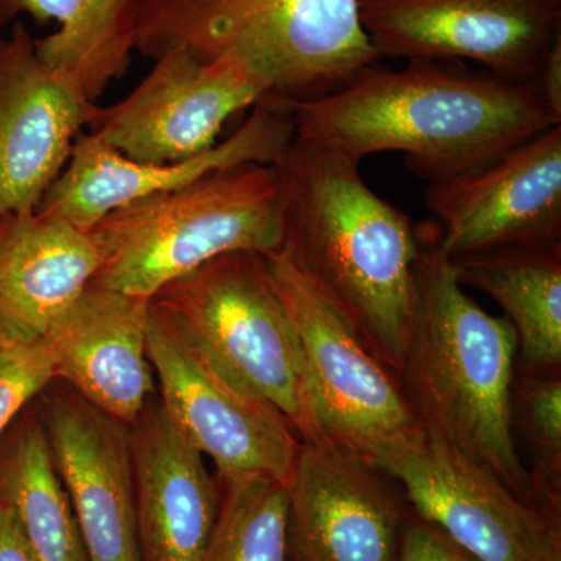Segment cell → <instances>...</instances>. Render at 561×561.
<instances>
[{
    "instance_id": "1",
    "label": "cell",
    "mask_w": 561,
    "mask_h": 561,
    "mask_svg": "<svg viewBox=\"0 0 561 561\" xmlns=\"http://www.w3.org/2000/svg\"><path fill=\"white\" fill-rule=\"evenodd\" d=\"M290 105L295 138L359 162L400 151L431 183L561 125V111L537 83H516L456 60H411L401 70L378 62L342 90Z\"/></svg>"
},
{
    "instance_id": "2",
    "label": "cell",
    "mask_w": 561,
    "mask_h": 561,
    "mask_svg": "<svg viewBox=\"0 0 561 561\" xmlns=\"http://www.w3.org/2000/svg\"><path fill=\"white\" fill-rule=\"evenodd\" d=\"M283 251L397 376L416 309L421 231L375 194L360 162L294 138L275 162Z\"/></svg>"
},
{
    "instance_id": "3",
    "label": "cell",
    "mask_w": 561,
    "mask_h": 561,
    "mask_svg": "<svg viewBox=\"0 0 561 561\" xmlns=\"http://www.w3.org/2000/svg\"><path fill=\"white\" fill-rule=\"evenodd\" d=\"M516 357L511 321L468 297L438 238L432 239L421 253L415 317L397 373L405 401L421 430L493 472L516 496L548 508L515 442Z\"/></svg>"
},
{
    "instance_id": "4",
    "label": "cell",
    "mask_w": 561,
    "mask_h": 561,
    "mask_svg": "<svg viewBox=\"0 0 561 561\" xmlns=\"http://www.w3.org/2000/svg\"><path fill=\"white\" fill-rule=\"evenodd\" d=\"M183 47L198 60L232 55L289 103L342 90L381 57L359 0H140L136 50Z\"/></svg>"
},
{
    "instance_id": "5",
    "label": "cell",
    "mask_w": 561,
    "mask_h": 561,
    "mask_svg": "<svg viewBox=\"0 0 561 561\" xmlns=\"http://www.w3.org/2000/svg\"><path fill=\"white\" fill-rule=\"evenodd\" d=\"M103 264L92 284L151 300L206 262L283 249V195L273 164L231 165L140 198L92 228Z\"/></svg>"
},
{
    "instance_id": "6",
    "label": "cell",
    "mask_w": 561,
    "mask_h": 561,
    "mask_svg": "<svg viewBox=\"0 0 561 561\" xmlns=\"http://www.w3.org/2000/svg\"><path fill=\"white\" fill-rule=\"evenodd\" d=\"M265 260L300 342L312 445L341 446L371 460L420 437L424 431L400 381L348 317L283 251Z\"/></svg>"
},
{
    "instance_id": "7",
    "label": "cell",
    "mask_w": 561,
    "mask_h": 561,
    "mask_svg": "<svg viewBox=\"0 0 561 561\" xmlns=\"http://www.w3.org/2000/svg\"><path fill=\"white\" fill-rule=\"evenodd\" d=\"M311 443L300 342L264 254L206 262L151 298Z\"/></svg>"
},
{
    "instance_id": "8",
    "label": "cell",
    "mask_w": 561,
    "mask_h": 561,
    "mask_svg": "<svg viewBox=\"0 0 561 561\" xmlns=\"http://www.w3.org/2000/svg\"><path fill=\"white\" fill-rule=\"evenodd\" d=\"M147 354L165 412L217 474L287 481L301 445L290 424L153 300Z\"/></svg>"
},
{
    "instance_id": "9",
    "label": "cell",
    "mask_w": 561,
    "mask_h": 561,
    "mask_svg": "<svg viewBox=\"0 0 561 561\" xmlns=\"http://www.w3.org/2000/svg\"><path fill=\"white\" fill-rule=\"evenodd\" d=\"M415 516L476 561H561V513L516 496L493 472L423 432L373 457Z\"/></svg>"
},
{
    "instance_id": "10",
    "label": "cell",
    "mask_w": 561,
    "mask_h": 561,
    "mask_svg": "<svg viewBox=\"0 0 561 561\" xmlns=\"http://www.w3.org/2000/svg\"><path fill=\"white\" fill-rule=\"evenodd\" d=\"M153 61L127 98L98 106L90 125L92 135L133 161L171 164L198 157L216 146L234 114L272 95L267 81L232 55L202 61L175 47Z\"/></svg>"
},
{
    "instance_id": "11",
    "label": "cell",
    "mask_w": 561,
    "mask_h": 561,
    "mask_svg": "<svg viewBox=\"0 0 561 561\" xmlns=\"http://www.w3.org/2000/svg\"><path fill=\"white\" fill-rule=\"evenodd\" d=\"M359 16L381 58L471 60L516 83L561 38V0H359Z\"/></svg>"
},
{
    "instance_id": "12",
    "label": "cell",
    "mask_w": 561,
    "mask_h": 561,
    "mask_svg": "<svg viewBox=\"0 0 561 561\" xmlns=\"http://www.w3.org/2000/svg\"><path fill=\"white\" fill-rule=\"evenodd\" d=\"M426 203L448 257L561 243V125L478 168L432 181Z\"/></svg>"
},
{
    "instance_id": "13",
    "label": "cell",
    "mask_w": 561,
    "mask_h": 561,
    "mask_svg": "<svg viewBox=\"0 0 561 561\" xmlns=\"http://www.w3.org/2000/svg\"><path fill=\"white\" fill-rule=\"evenodd\" d=\"M294 138V110L289 102L273 95L257 102L241 127L213 149L171 164L133 161L91 131H83L73 144L65 171L36 210L91 231L122 206L180 190L217 169L245 162L275 164Z\"/></svg>"
},
{
    "instance_id": "14",
    "label": "cell",
    "mask_w": 561,
    "mask_h": 561,
    "mask_svg": "<svg viewBox=\"0 0 561 561\" xmlns=\"http://www.w3.org/2000/svg\"><path fill=\"white\" fill-rule=\"evenodd\" d=\"M35 41L20 21L0 39V219L38 209L99 106Z\"/></svg>"
},
{
    "instance_id": "15",
    "label": "cell",
    "mask_w": 561,
    "mask_h": 561,
    "mask_svg": "<svg viewBox=\"0 0 561 561\" xmlns=\"http://www.w3.org/2000/svg\"><path fill=\"white\" fill-rule=\"evenodd\" d=\"M54 382L36 404L88 559L140 561L130 426Z\"/></svg>"
},
{
    "instance_id": "16",
    "label": "cell",
    "mask_w": 561,
    "mask_h": 561,
    "mask_svg": "<svg viewBox=\"0 0 561 561\" xmlns=\"http://www.w3.org/2000/svg\"><path fill=\"white\" fill-rule=\"evenodd\" d=\"M300 561H397L405 515L379 471L341 446L301 443L286 481Z\"/></svg>"
},
{
    "instance_id": "17",
    "label": "cell",
    "mask_w": 561,
    "mask_h": 561,
    "mask_svg": "<svg viewBox=\"0 0 561 561\" xmlns=\"http://www.w3.org/2000/svg\"><path fill=\"white\" fill-rule=\"evenodd\" d=\"M150 301L91 283L46 335L57 381L127 426L154 394Z\"/></svg>"
},
{
    "instance_id": "18",
    "label": "cell",
    "mask_w": 561,
    "mask_h": 561,
    "mask_svg": "<svg viewBox=\"0 0 561 561\" xmlns=\"http://www.w3.org/2000/svg\"><path fill=\"white\" fill-rule=\"evenodd\" d=\"M130 435L140 561H202L220 504L205 456L154 398Z\"/></svg>"
},
{
    "instance_id": "19",
    "label": "cell",
    "mask_w": 561,
    "mask_h": 561,
    "mask_svg": "<svg viewBox=\"0 0 561 561\" xmlns=\"http://www.w3.org/2000/svg\"><path fill=\"white\" fill-rule=\"evenodd\" d=\"M103 251L91 231L38 210L0 219V341L46 339L91 286Z\"/></svg>"
},
{
    "instance_id": "20",
    "label": "cell",
    "mask_w": 561,
    "mask_h": 561,
    "mask_svg": "<svg viewBox=\"0 0 561 561\" xmlns=\"http://www.w3.org/2000/svg\"><path fill=\"white\" fill-rule=\"evenodd\" d=\"M461 286L493 298L518 337L516 371H561V243L449 257Z\"/></svg>"
},
{
    "instance_id": "21",
    "label": "cell",
    "mask_w": 561,
    "mask_h": 561,
    "mask_svg": "<svg viewBox=\"0 0 561 561\" xmlns=\"http://www.w3.org/2000/svg\"><path fill=\"white\" fill-rule=\"evenodd\" d=\"M140 0H0V27L28 16L57 31L36 39V51L98 102L131 65Z\"/></svg>"
},
{
    "instance_id": "22",
    "label": "cell",
    "mask_w": 561,
    "mask_h": 561,
    "mask_svg": "<svg viewBox=\"0 0 561 561\" xmlns=\"http://www.w3.org/2000/svg\"><path fill=\"white\" fill-rule=\"evenodd\" d=\"M0 505L16 516L38 561H90L36 400L0 437Z\"/></svg>"
},
{
    "instance_id": "23",
    "label": "cell",
    "mask_w": 561,
    "mask_h": 561,
    "mask_svg": "<svg viewBox=\"0 0 561 561\" xmlns=\"http://www.w3.org/2000/svg\"><path fill=\"white\" fill-rule=\"evenodd\" d=\"M219 515L202 561H290L286 482L265 474H217Z\"/></svg>"
},
{
    "instance_id": "24",
    "label": "cell",
    "mask_w": 561,
    "mask_h": 561,
    "mask_svg": "<svg viewBox=\"0 0 561 561\" xmlns=\"http://www.w3.org/2000/svg\"><path fill=\"white\" fill-rule=\"evenodd\" d=\"M513 426L530 442L535 491L546 507L561 513V371L515 373Z\"/></svg>"
},
{
    "instance_id": "25",
    "label": "cell",
    "mask_w": 561,
    "mask_h": 561,
    "mask_svg": "<svg viewBox=\"0 0 561 561\" xmlns=\"http://www.w3.org/2000/svg\"><path fill=\"white\" fill-rule=\"evenodd\" d=\"M54 381L55 357L47 339L0 341V437Z\"/></svg>"
},
{
    "instance_id": "26",
    "label": "cell",
    "mask_w": 561,
    "mask_h": 561,
    "mask_svg": "<svg viewBox=\"0 0 561 561\" xmlns=\"http://www.w3.org/2000/svg\"><path fill=\"white\" fill-rule=\"evenodd\" d=\"M397 561H476L437 527L419 516L405 518Z\"/></svg>"
},
{
    "instance_id": "27",
    "label": "cell",
    "mask_w": 561,
    "mask_h": 561,
    "mask_svg": "<svg viewBox=\"0 0 561 561\" xmlns=\"http://www.w3.org/2000/svg\"><path fill=\"white\" fill-rule=\"evenodd\" d=\"M0 561H38L22 534L16 516L0 505Z\"/></svg>"
},
{
    "instance_id": "28",
    "label": "cell",
    "mask_w": 561,
    "mask_h": 561,
    "mask_svg": "<svg viewBox=\"0 0 561 561\" xmlns=\"http://www.w3.org/2000/svg\"><path fill=\"white\" fill-rule=\"evenodd\" d=\"M535 83L540 87L548 101L561 111V38L549 50Z\"/></svg>"
}]
</instances>
